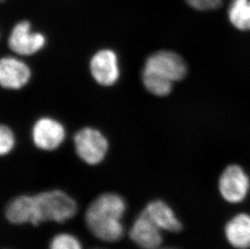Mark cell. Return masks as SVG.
Instances as JSON below:
<instances>
[{
    "label": "cell",
    "instance_id": "cell-1",
    "mask_svg": "<svg viewBox=\"0 0 250 249\" xmlns=\"http://www.w3.org/2000/svg\"><path fill=\"white\" fill-rule=\"evenodd\" d=\"M76 211V201L63 191L55 189L17 197L7 205L5 214L12 224L38 226L48 221L64 223L75 216Z\"/></svg>",
    "mask_w": 250,
    "mask_h": 249
},
{
    "label": "cell",
    "instance_id": "cell-2",
    "mask_svg": "<svg viewBox=\"0 0 250 249\" xmlns=\"http://www.w3.org/2000/svg\"><path fill=\"white\" fill-rule=\"evenodd\" d=\"M125 209V202L120 195L112 193L102 194L91 203L86 211L87 228L100 240L117 242L124 234L121 220Z\"/></svg>",
    "mask_w": 250,
    "mask_h": 249
},
{
    "label": "cell",
    "instance_id": "cell-3",
    "mask_svg": "<svg viewBox=\"0 0 250 249\" xmlns=\"http://www.w3.org/2000/svg\"><path fill=\"white\" fill-rule=\"evenodd\" d=\"M79 157L89 165L102 163L109 150V142L102 132L92 127L80 129L74 138Z\"/></svg>",
    "mask_w": 250,
    "mask_h": 249
},
{
    "label": "cell",
    "instance_id": "cell-4",
    "mask_svg": "<svg viewBox=\"0 0 250 249\" xmlns=\"http://www.w3.org/2000/svg\"><path fill=\"white\" fill-rule=\"evenodd\" d=\"M144 70L174 83L183 80L187 75V64L179 54L169 50H160L149 55Z\"/></svg>",
    "mask_w": 250,
    "mask_h": 249
},
{
    "label": "cell",
    "instance_id": "cell-5",
    "mask_svg": "<svg viewBox=\"0 0 250 249\" xmlns=\"http://www.w3.org/2000/svg\"><path fill=\"white\" fill-rule=\"evenodd\" d=\"M46 45L43 33L32 30L30 22L22 21L15 24L8 38L12 51L22 56H31L42 50Z\"/></svg>",
    "mask_w": 250,
    "mask_h": 249
},
{
    "label": "cell",
    "instance_id": "cell-6",
    "mask_svg": "<svg viewBox=\"0 0 250 249\" xmlns=\"http://www.w3.org/2000/svg\"><path fill=\"white\" fill-rule=\"evenodd\" d=\"M219 188L227 202L239 203L247 197L250 188V178L240 166L230 165L220 176Z\"/></svg>",
    "mask_w": 250,
    "mask_h": 249
},
{
    "label": "cell",
    "instance_id": "cell-7",
    "mask_svg": "<svg viewBox=\"0 0 250 249\" xmlns=\"http://www.w3.org/2000/svg\"><path fill=\"white\" fill-rule=\"evenodd\" d=\"M66 138V129L59 121L49 117L38 119L32 129V139L38 149L54 150L59 148Z\"/></svg>",
    "mask_w": 250,
    "mask_h": 249
},
{
    "label": "cell",
    "instance_id": "cell-8",
    "mask_svg": "<svg viewBox=\"0 0 250 249\" xmlns=\"http://www.w3.org/2000/svg\"><path fill=\"white\" fill-rule=\"evenodd\" d=\"M89 66L92 78L102 86H113L120 77L118 55L110 49L97 51L90 60Z\"/></svg>",
    "mask_w": 250,
    "mask_h": 249
},
{
    "label": "cell",
    "instance_id": "cell-9",
    "mask_svg": "<svg viewBox=\"0 0 250 249\" xmlns=\"http://www.w3.org/2000/svg\"><path fill=\"white\" fill-rule=\"evenodd\" d=\"M32 73L24 62L13 57H5L0 62V83L5 89L19 90L30 80Z\"/></svg>",
    "mask_w": 250,
    "mask_h": 249
},
{
    "label": "cell",
    "instance_id": "cell-10",
    "mask_svg": "<svg viewBox=\"0 0 250 249\" xmlns=\"http://www.w3.org/2000/svg\"><path fill=\"white\" fill-rule=\"evenodd\" d=\"M161 229L141 212L130 229V237L139 247L156 249L162 243Z\"/></svg>",
    "mask_w": 250,
    "mask_h": 249
},
{
    "label": "cell",
    "instance_id": "cell-11",
    "mask_svg": "<svg viewBox=\"0 0 250 249\" xmlns=\"http://www.w3.org/2000/svg\"><path fill=\"white\" fill-rule=\"evenodd\" d=\"M142 212L161 230L178 232L182 229L181 222L171 207L161 200L149 202Z\"/></svg>",
    "mask_w": 250,
    "mask_h": 249
},
{
    "label": "cell",
    "instance_id": "cell-12",
    "mask_svg": "<svg viewBox=\"0 0 250 249\" xmlns=\"http://www.w3.org/2000/svg\"><path fill=\"white\" fill-rule=\"evenodd\" d=\"M227 240L231 246L238 249L250 248V215L239 214L227 224Z\"/></svg>",
    "mask_w": 250,
    "mask_h": 249
},
{
    "label": "cell",
    "instance_id": "cell-13",
    "mask_svg": "<svg viewBox=\"0 0 250 249\" xmlns=\"http://www.w3.org/2000/svg\"><path fill=\"white\" fill-rule=\"evenodd\" d=\"M229 18L239 30H250V0H233L229 6Z\"/></svg>",
    "mask_w": 250,
    "mask_h": 249
},
{
    "label": "cell",
    "instance_id": "cell-14",
    "mask_svg": "<svg viewBox=\"0 0 250 249\" xmlns=\"http://www.w3.org/2000/svg\"><path fill=\"white\" fill-rule=\"evenodd\" d=\"M142 80L147 92L156 97H166L172 92L173 83L143 69Z\"/></svg>",
    "mask_w": 250,
    "mask_h": 249
},
{
    "label": "cell",
    "instance_id": "cell-15",
    "mask_svg": "<svg viewBox=\"0 0 250 249\" xmlns=\"http://www.w3.org/2000/svg\"><path fill=\"white\" fill-rule=\"evenodd\" d=\"M50 249H82L81 243L73 235L59 234L53 238Z\"/></svg>",
    "mask_w": 250,
    "mask_h": 249
},
{
    "label": "cell",
    "instance_id": "cell-16",
    "mask_svg": "<svg viewBox=\"0 0 250 249\" xmlns=\"http://www.w3.org/2000/svg\"><path fill=\"white\" fill-rule=\"evenodd\" d=\"M16 145L14 132L7 125L2 124L0 128V153L2 155H8Z\"/></svg>",
    "mask_w": 250,
    "mask_h": 249
},
{
    "label": "cell",
    "instance_id": "cell-17",
    "mask_svg": "<svg viewBox=\"0 0 250 249\" xmlns=\"http://www.w3.org/2000/svg\"><path fill=\"white\" fill-rule=\"evenodd\" d=\"M187 3L198 11H213L221 7L223 0H186Z\"/></svg>",
    "mask_w": 250,
    "mask_h": 249
}]
</instances>
